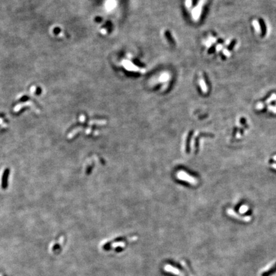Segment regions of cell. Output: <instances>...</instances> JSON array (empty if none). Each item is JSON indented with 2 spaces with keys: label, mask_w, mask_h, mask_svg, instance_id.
<instances>
[{
  "label": "cell",
  "mask_w": 276,
  "mask_h": 276,
  "mask_svg": "<svg viewBox=\"0 0 276 276\" xmlns=\"http://www.w3.org/2000/svg\"><path fill=\"white\" fill-rule=\"evenodd\" d=\"M206 2V0H199L196 7L192 10V17L194 21H198L199 20L201 16V12H202L203 7L204 3Z\"/></svg>",
  "instance_id": "obj_1"
},
{
  "label": "cell",
  "mask_w": 276,
  "mask_h": 276,
  "mask_svg": "<svg viewBox=\"0 0 276 276\" xmlns=\"http://www.w3.org/2000/svg\"><path fill=\"white\" fill-rule=\"evenodd\" d=\"M177 177L180 180L187 182L188 183H191L192 185H196L198 183L196 179L192 177V176L188 175L187 173L185 172V171H180V172H178V173L177 174Z\"/></svg>",
  "instance_id": "obj_2"
},
{
  "label": "cell",
  "mask_w": 276,
  "mask_h": 276,
  "mask_svg": "<svg viewBox=\"0 0 276 276\" xmlns=\"http://www.w3.org/2000/svg\"><path fill=\"white\" fill-rule=\"evenodd\" d=\"M227 213L230 215V216L232 217L236 218V219H239L240 220H241V221H246V222H249V221H251V216H244V217L240 216V215L237 214V213H236V212H235L232 208H227Z\"/></svg>",
  "instance_id": "obj_3"
},
{
  "label": "cell",
  "mask_w": 276,
  "mask_h": 276,
  "mask_svg": "<svg viewBox=\"0 0 276 276\" xmlns=\"http://www.w3.org/2000/svg\"><path fill=\"white\" fill-rule=\"evenodd\" d=\"M122 65L123 67L127 70L133 71V72H137V71L139 72V68L129 60H123L122 62Z\"/></svg>",
  "instance_id": "obj_4"
},
{
  "label": "cell",
  "mask_w": 276,
  "mask_h": 276,
  "mask_svg": "<svg viewBox=\"0 0 276 276\" xmlns=\"http://www.w3.org/2000/svg\"><path fill=\"white\" fill-rule=\"evenodd\" d=\"M116 2L115 0H107L105 3V8L108 12L111 11L116 7Z\"/></svg>",
  "instance_id": "obj_5"
},
{
  "label": "cell",
  "mask_w": 276,
  "mask_h": 276,
  "mask_svg": "<svg viewBox=\"0 0 276 276\" xmlns=\"http://www.w3.org/2000/svg\"><path fill=\"white\" fill-rule=\"evenodd\" d=\"M276 273V263L270 268L261 274V276H271Z\"/></svg>",
  "instance_id": "obj_6"
},
{
  "label": "cell",
  "mask_w": 276,
  "mask_h": 276,
  "mask_svg": "<svg viewBox=\"0 0 276 276\" xmlns=\"http://www.w3.org/2000/svg\"><path fill=\"white\" fill-rule=\"evenodd\" d=\"M253 26H254V28L256 31V33H258V34H261V33H262L261 27L258 21L256 20V19H254V20L253 21Z\"/></svg>",
  "instance_id": "obj_7"
},
{
  "label": "cell",
  "mask_w": 276,
  "mask_h": 276,
  "mask_svg": "<svg viewBox=\"0 0 276 276\" xmlns=\"http://www.w3.org/2000/svg\"><path fill=\"white\" fill-rule=\"evenodd\" d=\"M169 77H170V75L168 72H164L159 77V81L161 83H165L169 79Z\"/></svg>",
  "instance_id": "obj_8"
},
{
  "label": "cell",
  "mask_w": 276,
  "mask_h": 276,
  "mask_svg": "<svg viewBox=\"0 0 276 276\" xmlns=\"http://www.w3.org/2000/svg\"><path fill=\"white\" fill-rule=\"evenodd\" d=\"M199 83L200 84V86H201V90L203 91V93H207V91H208V88H207V84H206V83H205V81H204V80L203 79H201L199 81Z\"/></svg>",
  "instance_id": "obj_9"
},
{
  "label": "cell",
  "mask_w": 276,
  "mask_h": 276,
  "mask_svg": "<svg viewBox=\"0 0 276 276\" xmlns=\"http://www.w3.org/2000/svg\"><path fill=\"white\" fill-rule=\"evenodd\" d=\"M249 210V207L246 204H243V205L241 206L239 208V212L240 213H245L248 211Z\"/></svg>",
  "instance_id": "obj_10"
},
{
  "label": "cell",
  "mask_w": 276,
  "mask_h": 276,
  "mask_svg": "<svg viewBox=\"0 0 276 276\" xmlns=\"http://www.w3.org/2000/svg\"><path fill=\"white\" fill-rule=\"evenodd\" d=\"M276 101V93H272V95H271V96L270 97L268 98L266 102H265V103L268 104L270 102H272V101Z\"/></svg>",
  "instance_id": "obj_11"
},
{
  "label": "cell",
  "mask_w": 276,
  "mask_h": 276,
  "mask_svg": "<svg viewBox=\"0 0 276 276\" xmlns=\"http://www.w3.org/2000/svg\"><path fill=\"white\" fill-rule=\"evenodd\" d=\"M264 107H265V104H263V103H261V102L258 103V104L256 106V109L258 110H263Z\"/></svg>",
  "instance_id": "obj_12"
},
{
  "label": "cell",
  "mask_w": 276,
  "mask_h": 276,
  "mask_svg": "<svg viewBox=\"0 0 276 276\" xmlns=\"http://www.w3.org/2000/svg\"><path fill=\"white\" fill-rule=\"evenodd\" d=\"M222 53H223V54H224L225 56H226L227 57H230V56H231V53L230 52V51H228L227 49H223V51H222Z\"/></svg>",
  "instance_id": "obj_13"
},
{
  "label": "cell",
  "mask_w": 276,
  "mask_h": 276,
  "mask_svg": "<svg viewBox=\"0 0 276 276\" xmlns=\"http://www.w3.org/2000/svg\"><path fill=\"white\" fill-rule=\"evenodd\" d=\"M185 4L186 7H187V8H191V5H192V1H191V0H187Z\"/></svg>",
  "instance_id": "obj_14"
},
{
  "label": "cell",
  "mask_w": 276,
  "mask_h": 276,
  "mask_svg": "<svg viewBox=\"0 0 276 276\" xmlns=\"http://www.w3.org/2000/svg\"><path fill=\"white\" fill-rule=\"evenodd\" d=\"M53 31H54V33L55 35H58L60 33H61V30H60V28H55L54 29V30H53Z\"/></svg>",
  "instance_id": "obj_15"
},
{
  "label": "cell",
  "mask_w": 276,
  "mask_h": 276,
  "mask_svg": "<svg viewBox=\"0 0 276 276\" xmlns=\"http://www.w3.org/2000/svg\"><path fill=\"white\" fill-rule=\"evenodd\" d=\"M222 47H223V45H222V44H218L216 46V51L219 52V51H220L221 49H222Z\"/></svg>",
  "instance_id": "obj_16"
},
{
  "label": "cell",
  "mask_w": 276,
  "mask_h": 276,
  "mask_svg": "<svg viewBox=\"0 0 276 276\" xmlns=\"http://www.w3.org/2000/svg\"><path fill=\"white\" fill-rule=\"evenodd\" d=\"M41 93H42V89H41L40 88L38 87L35 91V94H37V95H40Z\"/></svg>",
  "instance_id": "obj_17"
},
{
  "label": "cell",
  "mask_w": 276,
  "mask_h": 276,
  "mask_svg": "<svg viewBox=\"0 0 276 276\" xmlns=\"http://www.w3.org/2000/svg\"><path fill=\"white\" fill-rule=\"evenodd\" d=\"M208 40H210V42H212V43H215V42H216L217 39H215V38H214V37H209V39H208Z\"/></svg>",
  "instance_id": "obj_18"
},
{
  "label": "cell",
  "mask_w": 276,
  "mask_h": 276,
  "mask_svg": "<svg viewBox=\"0 0 276 276\" xmlns=\"http://www.w3.org/2000/svg\"><path fill=\"white\" fill-rule=\"evenodd\" d=\"M273 109H274V106L269 105L268 106V110L269 111H272Z\"/></svg>",
  "instance_id": "obj_19"
},
{
  "label": "cell",
  "mask_w": 276,
  "mask_h": 276,
  "mask_svg": "<svg viewBox=\"0 0 276 276\" xmlns=\"http://www.w3.org/2000/svg\"><path fill=\"white\" fill-rule=\"evenodd\" d=\"M272 112L274 113V114H276V105L275 106H274V109H273V111Z\"/></svg>",
  "instance_id": "obj_20"
},
{
  "label": "cell",
  "mask_w": 276,
  "mask_h": 276,
  "mask_svg": "<svg viewBox=\"0 0 276 276\" xmlns=\"http://www.w3.org/2000/svg\"><path fill=\"white\" fill-rule=\"evenodd\" d=\"M271 167H272V168H274V169H276V164H273L271 165Z\"/></svg>",
  "instance_id": "obj_21"
},
{
  "label": "cell",
  "mask_w": 276,
  "mask_h": 276,
  "mask_svg": "<svg viewBox=\"0 0 276 276\" xmlns=\"http://www.w3.org/2000/svg\"><path fill=\"white\" fill-rule=\"evenodd\" d=\"M230 42H231V40L230 41V40H227V42H226V45H229V44H230Z\"/></svg>",
  "instance_id": "obj_22"
},
{
  "label": "cell",
  "mask_w": 276,
  "mask_h": 276,
  "mask_svg": "<svg viewBox=\"0 0 276 276\" xmlns=\"http://www.w3.org/2000/svg\"><path fill=\"white\" fill-rule=\"evenodd\" d=\"M273 160H274V161H276V155H274V157H273Z\"/></svg>",
  "instance_id": "obj_23"
}]
</instances>
